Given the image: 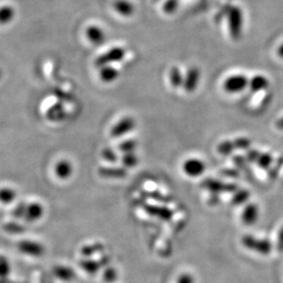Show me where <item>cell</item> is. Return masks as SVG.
<instances>
[{
	"label": "cell",
	"instance_id": "cell-1",
	"mask_svg": "<svg viewBox=\"0 0 283 283\" xmlns=\"http://www.w3.org/2000/svg\"><path fill=\"white\" fill-rule=\"evenodd\" d=\"M125 56V49L122 47H115V48L111 49L108 52H106L103 55L98 56L95 64L97 67H102L106 65H111L112 63L120 62L122 61Z\"/></svg>",
	"mask_w": 283,
	"mask_h": 283
},
{
	"label": "cell",
	"instance_id": "cell-2",
	"mask_svg": "<svg viewBox=\"0 0 283 283\" xmlns=\"http://www.w3.org/2000/svg\"><path fill=\"white\" fill-rule=\"evenodd\" d=\"M249 79L243 75L229 76L223 83V90L230 94L240 93L249 87Z\"/></svg>",
	"mask_w": 283,
	"mask_h": 283
},
{
	"label": "cell",
	"instance_id": "cell-3",
	"mask_svg": "<svg viewBox=\"0 0 283 283\" xmlns=\"http://www.w3.org/2000/svg\"><path fill=\"white\" fill-rule=\"evenodd\" d=\"M243 244L248 249L256 251L257 253L262 254V255H268L272 249L271 243L269 240L256 239L254 236H251V235L244 236Z\"/></svg>",
	"mask_w": 283,
	"mask_h": 283
},
{
	"label": "cell",
	"instance_id": "cell-4",
	"mask_svg": "<svg viewBox=\"0 0 283 283\" xmlns=\"http://www.w3.org/2000/svg\"><path fill=\"white\" fill-rule=\"evenodd\" d=\"M183 172L190 178H198L205 172V163L198 158H189L183 164Z\"/></svg>",
	"mask_w": 283,
	"mask_h": 283
},
{
	"label": "cell",
	"instance_id": "cell-5",
	"mask_svg": "<svg viewBox=\"0 0 283 283\" xmlns=\"http://www.w3.org/2000/svg\"><path fill=\"white\" fill-rule=\"evenodd\" d=\"M135 127V121L131 117L123 118L111 130V135L113 138H120L132 131Z\"/></svg>",
	"mask_w": 283,
	"mask_h": 283
},
{
	"label": "cell",
	"instance_id": "cell-6",
	"mask_svg": "<svg viewBox=\"0 0 283 283\" xmlns=\"http://www.w3.org/2000/svg\"><path fill=\"white\" fill-rule=\"evenodd\" d=\"M229 28L231 36L236 40L241 34L242 15L238 7H232L229 12Z\"/></svg>",
	"mask_w": 283,
	"mask_h": 283
},
{
	"label": "cell",
	"instance_id": "cell-7",
	"mask_svg": "<svg viewBox=\"0 0 283 283\" xmlns=\"http://www.w3.org/2000/svg\"><path fill=\"white\" fill-rule=\"evenodd\" d=\"M201 186L214 194H218L219 192H232L236 190V187L234 184H224L219 180L213 179L203 180Z\"/></svg>",
	"mask_w": 283,
	"mask_h": 283
},
{
	"label": "cell",
	"instance_id": "cell-8",
	"mask_svg": "<svg viewBox=\"0 0 283 283\" xmlns=\"http://www.w3.org/2000/svg\"><path fill=\"white\" fill-rule=\"evenodd\" d=\"M200 70L197 67H191L188 71L186 76L184 77L183 88L188 93H192L197 90L200 81Z\"/></svg>",
	"mask_w": 283,
	"mask_h": 283
},
{
	"label": "cell",
	"instance_id": "cell-9",
	"mask_svg": "<svg viewBox=\"0 0 283 283\" xmlns=\"http://www.w3.org/2000/svg\"><path fill=\"white\" fill-rule=\"evenodd\" d=\"M18 249H20L22 253L27 254L30 255H42V245L38 244L36 242L30 241V240H23L18 244Z\"/></svg>",
	"mask_w": 283,
	"mask_h": 283
},
{
	"label": "cell",
	"instance_id": "cell-10",
	"mask_svg": "<svg viewBox=\"0 0 283 283\" xmlns=\"http://www.w3.org/2000/svg\"><path fill=\"white\" fill-rule=\"evenodd\" d=\"M44 213V210L42 204L32 202L27 205L26 213L24 215V219L28 221H34L41 219Z\"/></svg>",
	"mask_w": 283,
	"mask_h": 283
},
{
	"label": "cell",
	"instance_id": "cell-11",
	"mask_svg": "<svg viewBox=\"0 0 283 283\" xmlns=\"http://www.w3.org/2000/svg\"><path fill=\"white\" fill-rule=\"evenodd\" d=\"M248 158L253 162H255L262 168H268L272 162V157L270 155L257 152L255 150H251L248 153Z\"/></svg>",
	"mask_w": 283,
	"mask_h": 283
},
{
	"label": "cell",
	"instance_id": "cell-12",
	"mask_svg": "<svg viewBox=\"0 0 283 283\" xmlns=\"http://www.w3.org/2000/svg\"><path fill=\"white\" fill-rule=\"evenodd\" d=\"M55 170H56V176L60 180H67L72 176L74 168H73V166L69 161L63 159L56 164Z\"/></svg>",
	"mask_w": 283,
	"mask_h": 283
},
{
	"label": "cell",
	"instance_id": "cell-13",
	"mask_svg": "<svg viewBox=\"0 0 283 283\" xmlns=\"http://www.w3.org/2000/svg\"><path fill=\"white\" fill-rule=\"evenodd\" d=\"M86 35L88 40L91 43L97 45L103 43L106 40V36L103 31L97 26H90L86 31Z\"/></svg>",
	"mask_w": 283,
	"mask_h": 283
},
{
	"label": "cell",
	"instance_id": "cell-14",
	"mask_svg": "<svg viewBox=\"0 0 283 283\" xmlns=\"http://www.w3.org/2000/svg\"><path fill=\"white\" fill-rule=\"evenodd\" d=\"M258 208L255 204H249L242 213V221L244 223L251 225L254 224L258 218Z\"/></svg>",
	"mask_w": 283,
	"mask_h": 283
},
{
	"label": "cell",
	"instance_id": "cell-15",
	"mask_svg": "<svg viewBox=\"0 0 283 283\" xmlns=\"http://www.w3.org/2000/svg\"><path fill=\"white\" fill-rule=\"evenodd\" d=\"M98 175L103 178L110 179H122L125 178L127 172L123 167H100L98 169Z\"/></svg>",
	"mask_w": 283,
	"mask_h": 283
},
{
	"label": "cell",
	"instance_id": "cell-16",
	"mask_svg": "<svg viewBox=\"0 0 283 283\" xmlns=\"http://www.w3.org/2000/svg\"><path fill=\"white\" fill-rule=\"evenodd\" d=\"M99 77L105 83H111L114 82L119 77V72L113 66L106 65L100 67Z\"/></svg>",
	"mask_w": 283,
	"mask_h": 283
},
{
	"label": "cell",
	"instance_id": "cell-17",
	"mask_svg": "<svg viewBox=\"0 0 283 283\" xmlns=\"http://www.w3.org/2000/svg\"><path fill=\"white\" fill-rule=\"evenodd\" d=\"M114 8L119 14L125 17H130L134 12V7L128 0H116Z\"/></svg>",
	"mask_w": 283,
	"mask_h": 283
},
{
	"label": "cell",
	"instance_id": "cell-18",
	"mask_svg": "<svg viewBox=\"0 0 283 283\" xmlns=\"http://www.w3.org/2000/svg\"><path fill=\"white\" fill-rule=\"evenodd\" d=\"M269 82L268 78L263 76H255L249 81V88L252 91L257 92L269 88Z\"/></svg>",
	"mask_w": 283,
	"mask_h": 283
},
{
	"label": "cell",
	"instance_id": "cell-19",
	"mask_svg": "<svg viewBox=\"0 0 283 283\" xmlns=\"http://www.w3.org/2000/svg\"><path fill=\"white\" fill-rule=\"evenodd\" d=\"M169 81H170V85L175 89L183 87L184 76L182 75L179 67L174 66L169 71Z\"/></svg>",
	"mask_w": 283,
	"mask_h": 283
},
{
	"label": "cell",
	"instance_id": "cell-20",
	"mask_svg": "<svg viewBox=\"0 0 283 283\" xmlns=\"http://www.w3.org/2000/svg\"><path fill=\"white\" fill-rule=\"evenodd\" d=\"M15 17V10L11 6H3L0 7V24H7L13 21Z\"/></svg>",
	"mask_w": 283,
	"mask_h": 283
},
{
	"label": "cell",
	"instance_id": "cell-21",
	"mask_svg": "<svg viewBox=\"0 0 283 283\" xmlns=\"http://www.w3.org/2000/svg\"><path fill=\"white\" fill-rule=\"evenodd\" d=\"M47 117L51 121H55V122L62 121L63 119L64 118V111H63V106L59 105V104H56L52 108H50L48 112H47Z\"/></svg>",
	"mask_w": 283,
	"mask_h": 283
},
{
	"label": "cell",
	"instance_id": "cell-22",
	"mask_svg": "<svg viewBox=\"0 0 283 283\" xmlns=\"http://www.w3.org/2000/svg\"><path fill=\"white\" fill-rule=\"evenodd\" d=\"M16 197H17V193L13 189L11 188L0 189V202L4 204L11 203Z\"/></svg>",
	"mask_w": 283,
	"mask_h": 283
},
{
	"label": "cell",
	"instance_id": "cell-23",
	"mask_svg": "<svg viewBox=\"0 0 283 283\" xmlns=\"http://www.w3.org/2000/svg\"><path fill=\"white\" fill-rule=\"evenodd\" d=\"M235 150L234 141H223L217 146V151L222 156H229Z\"/></svg>",
	"mask_w": 283,
	"mask_h": 283
},
{
	"label": "cell",
	"instance_id": "cell-24",
	"mask_svg": "<svg viewBox=\"0 0 283 283\" xmlns=\"http://www.w3.org/2000/svg\"><path fill=\"white\" fill-rule=\"evenodd\" d=\"M145 210L150 213V214H154L156 216H158L160 218L163 219H167L170 217L171 213L169 210H167L166 208L156 207V206H146Z\"/></svg>",
	"mask_w": 283,
	"mask_h": 283
},
{
	"label": "cell",
	"instance_id": "cell-25",
	"mask_svg": "<svg viewBox=\"0 0 283 283\" xmlns=\"http://www.w3.org/2000/svg\"><path fill=\"white\" fill-rule=\"evenodd\" d=\"M10 273V264L5 255H0V280H6Z\"/></svg>",
	"mask_w": 283,
	"mask_h": 283
},
{
	"label": "cell",
	"instance_id": "cell-26",
	"mask_svg": "<svg viewBox=\"0 0 283 283\" xmlns=\"http://www.w3.org/2000/svg\"><path fill=\"white\" fill-rule=\"evenodd\" d=\"M122 162L124 164V166L127 168H131L134 167L138 164V157L137 156L133 153H127L125 154L123 158H122Z\"/></svg>",
	"mask_w": 283,
	"mask_h": 283
},
{
	"label": "cell",
	"instance_id": "cell-27",
	"mask_svg": "<svg viewBox=\"0 0 283 283\" xmlns=\"http://www.w3.org/2000/svg\"><path fill=\"white\" fill-rule=\"evenodd\" d=\"M4 229L7 233L13 234V235H16V234L19 235L25 231V227L23 225H21L19 222H14V221L7 222V224L4 225Z\"/></svg>",
	"mask_w": 283,
	"mask_h": 283
},
{
	"label": "cell",
	"instance_id": "cell-28",
	"mask_svg": "<svg viewBox=\"0 0 283 283\" xmlns=\"http://www.w3.org/2000/svg\"><path fill=\"white\" fill-rule=\"evenodd\" d=\"M137 144L135 141L133 140H126L125 142H123L121 145H119V149L124 153V154H127V153H133L136 149Z\"/></svg>",
	"mask_w": 283,
	"mask_h": 283
},
{
	"label": "cell",
	"instance_id": "cell-29",
	"mask_svg": "<svg viewBox=\"0 0 283 283\" xmlns=\"http://www.w3.org/2000/svg\"><path fill=\"white\" fill-rule=\"evenodd\" d=\"M249 192L247 190H238L232 198V201L235 205H239L249 200Z\"/></svg>",
	"mask_w": 283,
	"mask_h": 283
},
{
	"label": "cell",
	"instance_id": "cell-30",
	"mask_svg": "<svg viewBox=\"0 0 283 283\" xmlns=\"http://www.w3.org/2000/svg\"><path fill=\"white\" fill-rule=\"evenodd\" d=\"M179 7L178 0H166L163 6V10L166 14H173L177 11Z\"/></svg>",
	"mask_w": 283,
	"mask_h": 283
},
{
	"label": "cell",
	"instance_id": "cell-31",
	"mask_svg": "<svg viewBox=\"0 0 283 283\" xmlns=\"http://www.w3.org/2000/svg\"><path fill=\"white\" fill-rule=\"evenodd\" d=\"M101 157L104 160H106L107 162H110V163H114L116 162L118 160L117 154L115 153L114 150H112L111 148H104L101 152Z\"/></svg>",
	"mask_w": 283,
	"mask_h": 283
},
{
	"label": "cell",
	"instance_id": "cell-32",
	"mask_svg": "<svg viewBox=\"0 0 283 283\" xmlns=\"http://www.w3.org/2000/svg\"><path fill=\"white\" fill-rule=\"evenodd\" d=\"M27 203H24V202H21L19 203L14 210L12 212V215L15 218L17 219H21V218H24V215H25V213H26V209H27Z\"/></svg>",
	"mask_w": 283,
	"mask_h": 283
},
{
	"label": "cell",
	"instance_id": "cell-33",
	"mask_svg": "<svg viewBox=\"0 0 283 283\" xmlns=\"http://www.w3.org/2000/svg\"><path fill=\"white\" fill-rule=\"evenodd\" d=\"M234 144H235V149L246 150V149H249V147H250L251 142H250L249 139L240 137V138L235 139V141H234Z\"/></svg>",
	"mask_w": 283,
	"mask_h": 283
},
{
	"label": "cell",
	"instance_id": "cell-34",
	"mask_svg": "<svg viewBox=\"0 0 283 283\" xmlns=\"http://www.w3.org/2000/svg\"><path fill=\"white\" fill-rule=\"evenodd\" d=\"M278 246L279 249L281 250L283 249V227L281 229V231L279 232V235H278Z\"/></svg>",
	"mask_w": 283,
	"mask_h": 283
},
{
	"label": "cell",
	"instance_id": "cell-35",
	"mask_svg": "<svg viewBox=\"0 0 283 283\" xmlns=\"http://www.w3.org/2000/svg\"><path fill=\"white\" fill-rule=\"evenodd\" d=\"M276 126L278 129L283 130V117L279 119L276 122Z\"/></svg>",
	"mask_w": 283,
	"mask_h": 283
},
{
	"label": "cell",
	"instance_id": "cell-36",
	"mask_svg": "<svg viewBox=\"0 0 283 283\" xmlns=\"http://www.w3.org/2000/svg\"><path fill=\"white\" fill-rule=\"evenodd\" d=\"M278 55H279L280 57L283 58V43L279 47V49H278Z\"/></svg>",
	"mask_w": 283,
	"mask_h": 283
},
{
	"label": "cell",
	"instance_id": "cell-37",
	"mask_svg": "<svg viewBox=\"0 0 283 283\" xmlns=\"http://www.w3.org/2000/svg\"><path fill=\"white\" fill-rule=\"evenodd\" d=\"M0 283H6L5 280H0Z\"/></svg>",
	"mask_w": 283,
	"mask_h": 283
}]
</instances>
